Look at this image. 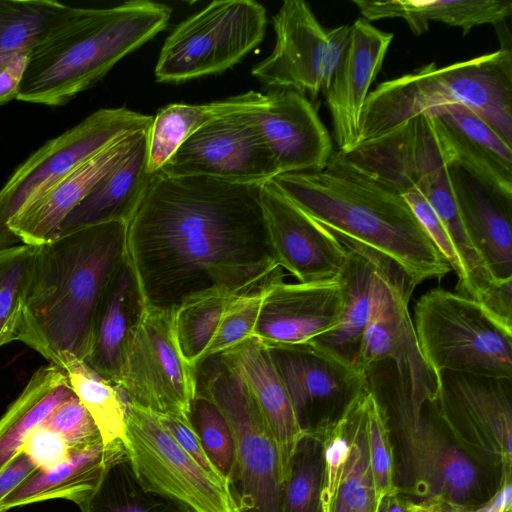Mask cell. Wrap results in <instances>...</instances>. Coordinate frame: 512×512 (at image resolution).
Listing matches in <instances>:
<instances>
[{
  "label": "cell",
  "mask_w": 512,
  "mask_h": 512,
  "mask_svg": "<svg viewBox=\"0 0 512 512\" xmlns=\"http://www.w3.org/2000/svg\"><path fill=\"white\" fill-rule=\"evenodd\" d=\"M81 512H188L173 501L146 491L136 480L128 456L110 464Z\"/></svg>",
  "instance_id": "36"
},
{
  "label": "cell",
  "mask_w": 512,
  "mask_h": 512,
  "mask_svg": "<svg viewBox=\"0 0 512 512\" xmlns=\"http://www.w3.org/2000/svg\"><path fill=\"white\" fill-rule=\"evenodd\" d=\"M47 422L62 436L70 451L102 442L95 422L73 390L52 411Z\"/></svg>",
  "instance_id": "43"
},
{
  "label": "cell",
  "mask_w": 512,
  "mask_h": 512,
  "mask_svg": "<svg viewBox=\"0 0 512 512\" xmlns=\"http://www.w3.org/2000/svg\"><path fill=\"white\" fill-rule=\"evenodd\" d=\"M342 307L339 278L309 283L282 278L263 290L252 336L268 346L307 344L337 325Z\"/></svg>",
  "instance_id": "18"
},
{
  "label": "cell",
  "mask_w": 512,
  "mask_h": 512,
  "mask_svg": "<svg viewBox=\"0 0 512 512\" xmlns=\"http://www.w3.org/2000/svg\"><path fill=\"white\" fill-rule=\"evenodd\" d=\"M71 8L52 0H0V69L29 54Z\"/></svg>",
  "instance_id": "35"
},
{
  "label": "cell",
  "mask_w": 512,
  "mask_h": 512,
  "mask_svg": "<svg viewBox=\"0 0 512 512\" xmlns=\"http://www.w3.org/2000/svg\"><path fill=\"white\" fill-rule=\"evenodd\" d=\"M239 295L209 292L193 297L174 310V332L185 361L194 369L202 360L219 321L230 303Z\"/></svg>",
  "instance_id": "37"
},
{
  "label": "cell",
  "mask_w": 512,
  "mask_h": 512,
  "mask_svg": "<svg viewBox=\"0 0 512 512\" xmlns=\"http://www.w3.org/2000/svg\"><path fill=\"white\" fill-rule=\"evenodd\" d=\"M432 405L466 454L512 474V379L443 372Z\"/></svg>",
  "instance_id": "13"
},
{
  "label": "cell",
  "mask_w": 512,
  "mask_h": 512,
  "mask_svg": "<svg viewBox=\"0 0 512 512\" xmlns=\"http://www.w3.org/2000/svg\"><path fill=\"white\" fill-rule=\"evenodd\" d=\"M367 441L376 497L398 490L394 483V456L385 409L377 394L367 396Z\"/></svg>",
  "instance_id": "41"
},
{
  "label": "cell",
  "mask_w": 512,
  "mask_h": 512,
  "mask_svg": "<svg viewBox=\"0 0 512 512\" xmlns=\"http://www.w3.org/2000/svg\"><path fill=\"white\" fill-rule=\"evenodd\" d=\"M265 7L253 0H218L178 24L166 38L154 69L160 83L219 74L264 39Z\"/></svg>",
  "instance_id": "8"
},
{
  "label": "cell",
  "mask_w": 512,
  "mask_h": 512,
  "mask_svg": "<svg viewBox=\"0 0 512 512\" xmlns=\"http://www.w3.org/2000/svg\"><path fill=\"white\" fill-rule=\"evenodd\" d=\"M123 443L133 474L144 490L188 512H235L227 484L177 443L157 413L127 400Z\"/></svg>",
  "instance_id": "11"
},
{
  "label": "cell",
  "mask_w": 512,
  "mask_h": 512,
  "mask_svg": "<svg viewBox=\"0 0 512 512\" xmlns=\"http://www.w3.org/2000/svg\"><path fill=\"white\" fill-rule=\"evenodd\" d=\"M37 468L23 451L16 455L0 471V502Z\"/></svg>",
  "instance_id": "48"
},
{
  "label": "cell",
  "mask_w": 512,
  "mask_h": 512,
  "mask_svg": "<svg viewBox=\"0 0 512 512\" xmlns=\"http://www.w3.org/2000/svg\"><path fill=\"white\" fill-rule=\"evenodd\" d=\"M218 355L243 382L259 408L278 449L284 484L296 445L305 433L269 348L251 336Z\"/></svg>",
  "instance_id": "24"
},
{
  "label": "cell",
  "mask_w": 512,
  "mask_h": 512,
  "mask_svg": "<svg viewBox=\"0 0 512 512\" xmlns=\"http://www.w3.org/2000/svg\"><path fill=\"white\" fill-rule=\"evenodd\" d=\"M189 420L207 457L227 484L235 448L232 430L225 416L210 399L196 392Z\"/></svg>",
  "instance_id": "40"
},
{
  "label": "cell",
  "mask_w": 512,
  "mask_h": 512,
  "mask_svg": "<svg viewBox=\"0 0 512 512\" xmlns=\"http://www.w3.org/2000/svg\"><path fill=\"white\" fill-rule=\"evenodd\" d=\"M414 287L405 274L383 258L376 272L369 319L355 362V369L369 377L380 362L392 360L395 389L412 409L435 399L440 377L419 348L408 303Z\"/></svg>",
  "instance_id": "10"
},
{
  "label": "cell",
  "mask_w": 512,
  "mask_h": 512,
  "mask_svg": "<svg viewBox=\"0 0 512 512\" xmlns=\"http://www.w3.org/2000/svg\"><path fill=\"white\" fill-rule=\"evenodd\" d=\"M261 201L270 244L279 266L300 283L338 278L348 249L272 181L262 185Z\"/></svg>",
  "instance_id": "17"
},
{
  "label": "cell",
  "mask_w": 512,
  "mask_h": 512,
  "mask_svg": "<svg viewBox=\"0 0 512 512\" xmlns=\"http://www.w3.org/2000/svg\"><path fill=\"white\" fill-rule=\"evenodd\" d=\"M342 244L348 256L338 276L343 292L340 319L332 330L307 344L354 367L370 315L376 272L385 257L361 245Z\"/></svg>",
  "instance_id": "28"
},
{
  "label": "cell",
  "mask_w": 512,
  "mask_h": 512,
  "mask_svg": "<svg viewBox=\"0 0 512 512\" xmlns=\"http://www.w3.org/2000/svg\"><path fill=\"white\" fill-rule=\"evenodd\" d=\"M448 171L465 229L489 275L495 281L512 278V202L455 164Z\"/></svg>",
  "instance_id": "25"
},
{
  "label": "cell",
  "mask_w": 512,
  "mask_h": 512,
  "mask_svg": "<svg viewBox=\"0 0 512 512\" xmlns=\"http://www.w3.org/2000/svg\"><path fill=\"white\" fill-rule=\"evenodd\" d=\"M58 366L95 422L103 444L124 441L127 398L120 387L72 356H65Z\"/></svg>",
  "instance_id": "34"
},
{
  "label": "cell",
  "mask_w": 512,
  "mask_h": 512,
  "mask_svg": "<svg viewBox=\"0 0 512 512\" xmlns=\"http://www.w3.org/2000/svg\"><path fill=\"white\" fill-rule=\"evenodd\" d=\"M254 120L280 174L322 170L333 154L329 132L311 101L291 89H272Z\"/></svg>",
  "instance_id": "19"
},
{
  "label": "cell",
  "mask_w": 512,
  "mask_h": 512,
  "mask_svg": "<svg viewBox=\"0 0 512 512\" xmlns=\"http://www.w3.org/2000/svg\"><path fill=\"white\" fill-rule=\"evenodd\" d=\"M370 389L347 409L348 457L334 496L324 512H376L378 501L367 441V396Z\"/></svg>",
  "instance_id": "33"
},
{
  "label": "cell",
  "mask_w": 512,
  "mask_h": 512,
  "mask_svg": "<svg viewBox=\"0 0 512 512\" xmlns=\"http://www.w3.org/2000/svg\"><path fill=\"white\" fill-rule=\"evenodd\" d=\"M147 132L148 129L129 155L70 211L57 237L101 223L130 222L155 176L147 171Z\"/></svg>",
  "instance_id": "27"
},
{
  "label": "cell",
  "mask_w": 512,
  "mask_h": 512,
  "mask_svg": "<svg viewBox=\"0 0 512 512\" xmlns=\"http://www.w3.org/2000/svg\"><path fill=\"white\" fill-rule=\"evenodd\" d=\"M171 15L170 6L146 0L106 8L72 7L30 51L16 99L67 104L164 30Z\"/></svg>",
  "instance_id": "4"
},
{
  "label": "cell",
  "mask_w": 512,
  "mask_h": 512,
  "mask_svg": "<svg viewBox=\"0 0 512 512\" xmlns=\"http://www.w3.org/2000/svg\"><path fill=\"white\" fill-rule=\"evenodd\" d=\"M427 115L451 164L512 202V143L486 118L465 106H445Z\"/></svg>",
  "instance_id": "21"
},
{
  "label": "cell",
  "mask_w": 512,
  "mask_h": 512,
  "mask_svg": "<svg viewBox=\"0 0 512 512\" xmlns=\"http://www.w3.org/2000/svg\"><path fill=\"white\" fill-rule=\"evenodd\" d=\"M444 507L439 501L436 500H424L414 502V505L410 512H440Z\"/></svg>",
  "instance_id": "51"
},
{
  "label": "cell",
  "mask_w": 512,
  "mask_h": 512,
  "mask_svg": "<svg viewBox=\"0 0 512 512\" xmlns=\"http://www.w3.org/2000/svg\"><path fill=\"white\" fill-rule=\"evenodd\" d=\"M352 2L366 21L401 18L416 35L428 31L429 21L458 27L463 35H466L476 26L500 24L512 14V2L508 0H353Z\"/></svg>",
  "instance_id": "31"
},
{
  "label": "cell",
  "mask_w": 512,
  "mask_h": 512,
  "mask_svg": "<svg viewBox=\"0 0 512 512\" xmlns=\"http://www.w3.org/2000/svg\"><path fill=\"white\" fill-rule=\"evenodd\" d=\"M414 328L423 357L443 372L512 379V332L475 300L435 287L415 304Z\"/></svg>",
  "instance_id": "7"
},
{
  "label": "cell",
  "mask_w": 512,
  "mask_h": 512,
  "mask_svg": "<svg viewBox=\"0 0 512 512\" xmlns=\"http://www.w3.org/2000/svg\"><path fill=\"white\" fill-rule=\"evenodd\" d=\"M342 154L352 165L401 195L451 164L427 114L417 115Z\"/></svg>",
  "instance_id": "20"
},
{
  "label": "cell",
  "mask_w": 512,
  "mask_h": 512,
  "mask_svg": "<svg viewBox=\"0 0 512 512\" xmlns=\"http://www.w3.org/2000/svg\"><path fill=\"white\" fill-rule=\"evenodd\" d=\"M48 417L29 434L22 450L42 470L62 463L71 453L62 436L48 424Z\"/></svg>",
  "instance_id": "45"
},
{
  "label": "cell",
  "mask_w": 512,
  "mask_h": 512,
  "mask_svg": "<svg viewBox=\"0 0 512 512\" xmlns=\"http://www.w3.org/2000/svg\"><path fill=\"white\" fill-rule=\"evenodd\" d=\"M414 502L399 490H395L380 499L376 512H410Z\"/></svg>",
  "instance_id": "50"
},
{
  "label": "cell",
  "mask_w": 512,
  "mask_h": 512,
  "mask_svg": "<svg viewBox=\"0 0 512 512\" xmlns=\"http://www.w3.org/2000/svg\"><path fill=\"white\" fill-rule=\"evenodd\" d=\"M260 184L156 173L127 224V258L145 307L175 310L209 292L250 295L284 278Z\"/></svg>",
  "instance_id": "1"
},
{
  "label": "cell",
  "mask_w": 512,
  "mask_h": 512,
  "mask_svg": "<svg viewBox=\"0 0 512 512\" xmlns=\"http://www.w3.org/2000/svg\"><path fill=\"white\" fill-rule=\"evenodd\" d=\"M271 181L341 243L364 246L394 263L414 288L452 271L404 197L339 150L322 170L280 174Z\"/></svg>",
  "instance_id": "3"
},
{
  "label": "cell",
  "mask_w": 512,
  "mask_h": 512,
  "mask_svg": "<svg viewBox=\"0 0 512 512\" xmlns=\"http://www.w3.org/2000/svg\"><path fill=\"white\" fill-rule=\"evenodd\" d=\"M393 37L392 33L379 30L364 18L350 25L344 53L324 93L333 136L343 153L352 151L360 143L361 112Z\"/></svg>",
  "instance_id": "22"
},
{
  "label": "cell",
  "mask_w": 512,
  "mask_h": 512,
  "mask_svg": "<svg viewBox=\"0 0 512 512\" xmlns=\"http://www.w3.org/2000/svg\"><path fill=\"white\" fill-rule=\"evenodd\" d=\"M71 392L68 377L60 366L49 363L34 372L0 418V471L22 452L29 434Z\"/></svg>",
  "instance_id": "32"
},
{
  "label": "cell",
  "mask_w": 512,
  "mask_h": 512,
  "mask_svg": "<svg viewBox=\"0 0 512 512\" xmlns=\"http://www.w3.org/2000/svg\"><path fill=\"white\" fill-rule=\"evenodd\" d=\"M199 392L225 416L234 438L227 488L235 512H282L283 479L274 438L243 382L219 355L196 367Z\"/></svg>",
  "instance_id": "6"
},
{
  "label": "cell",
  "mask_w": 512,
  "mask_h": 512,
  "mask_svg": "<svg viewBox=\"0 0 512 512\" xmlns=\"http://www.w3.org/2000/svg\"><path fill=\"white\" fill-rule=\"evenodd\" d=\"M146 130L115 141L19 211L8 224L16 242L40 246L55 239L61 223L70 211L108 172L129 155Z\"/></svg>",
  "instance_id": "23"
},
{
  "label": "cell",
  "mask_w": 512,
  "mask_h": 512,
  "mask_svg": "<svg viewBox=\"0 0 512 512\" xmlns=\"http://www.w3.org/2000/svg\"><path fill=\"white\" fill-rule=\"evenodd\" d=\"M254 113L235 114L204 125L182 143L158 173L245 184L271 181L279 172Z\"/></svg>",
  "instance_id": "15"
},
{
  "label": "cell",
  "mask_w": 512,
  "mask_h": 512,
  "mask_svg": "<svg viewBox=\"0 0 512 512\" xmlns=\"http://www.w3.org/2000/svg\"><path fill=\"white\" fill-rule=\"evenodd\" d=\"M265 101V94L249 91L210 103H173L161 108L147 132L148 173H158L182 143L204 125L223 117L259 111Z\"/></svg>",
  "instance_id": "30"
},
{
  "label": "cell",
  "mask_w": 512,
  "mask_h": 512,
  "mask_svg": "<svg viewBox=\"0 0 512 512\" xmlns=\"http://www.w3.org/2000/svg\"><path fill=\"white\" fill-rule=\"evenodd\" d=\"M440 512H449V510L446 508V506L444 505L443 509L440 511Z\"/></svg>",
  "instance_id": "52"
},
{
  "label": "cell",
  "mask_w": 512,
  "mask_h": 512,
  "mask_svg": "<svg viewBox=\"0 0 512 512\" xmlns=\"http://www.w3.org/2000/svg\"><path fill=\"white\" fill-rule=\"evenodd\" d=\"M29 54H20L0 69V106L16 99Z\"/></svg>",
  "instance_id": "49"
},
{
  "label": "cell",
  "mask_w": 512,
  "mask_h": 512,
  "mask_svg": "<svg viewBox=\"0 0 512 512\" xmlns=\"http://www.w3.org/2000/svg\"><path fill=\"white\" fill-rule=\"evenodd\" d=\"M304 433H320L370 389L369 377L309 344L268 346Z\"/></svg>",
  "instance_id": "16"
},
{
  "label": "cell",
  "mask_w": 512,
  "mask_h": 512,
  "mask_svg": "<svg viewBox=\"0 0 512 512\" xmlns=\"http://www.w3.org/2000/svg\"><path fill=\"white\" fill-rule=\"evenodd\" d=\"M152 120L124 107L101 108L35 150L0 189V250L18 244L8 224L19 211L115 141L149 128Z\"/></svg>",
  "instance_id": "9"
},
{
  "label": "cell",
  "mask_w": 512,
  "mask_h": 512,
  "mask_svg": "<svg viewBox=\"0 0 512 512\" xmlns=\"http://www.w3.org/2000/svg\"><path fill=\"white\" fill-rule=\"evenodd\" d=\"M117 386L143 408L189 417L196 370L177 344L174 310L145 307L125 345Z\"/></svg>",
  "instance_id": "12"
},
{
  "label": "cell",
  "mask_w": 512,
  "mask_h": 512,
  "mask_svg": "<svg viewBox=\"0 0 512 512\" xmlns=\"http://www.w3.org/2000/svg\"><path fill=\"white\" fill-rule=\"evenodd\" d=\"M37 246L0 250V348L18 341L24 294Z\"/></svg>",
  "instance_id": "39"
},
{
  "label": "cell",
  "mask_w": 512,
  "mask_h": 512,
  "mask_svg": "<svg viewBox=\"0 0 512 512\" xmlns=\"http://www.w3.org/2000/svg\"><path fill=\"white\" fill-rule=\"evenodd\" d=\"M160 421L177 443L207 472L224 481L207 457L203 446L193 429L189 417L174 414H158ZM225 482V481H224ZM226 483V482H225Z\"/></svg>",
  "instance_id": "46"
},
{
  "label": "cell",
  "mask_w": 512,
  "mask_h": 512,
  "mask_svg": "<svg viewBox=\"0 0 512 512\" xmlns=\"http://www.w3.org/2000/svg\"><path fill=\"white\" fill-rule=\"evenodd\" d=\"M323 466L320 433H305L296 445L283 485L282 512H324Z\"/></svg>",
  "instance_id": "38"
},
{
  "label": "cell",
  "mask_w": 512,
  "mask_h": 512,
  "mask_svg": "<svg viewBox=\"0 0 512 512\" xmlns=\"http://www.w3.org/2000/svg\"><path fill=\"white\" fill-rule=\"evenodd\" d=\"M262 293L263 291L250 295H239L230 301L201 362L210 356L228 350L253 335Z\"/></svg>",
  "instance_id": "42"
},
{
  "label": "cell",
  "mask_w": 512,
  "mask_h": 512,
  "mask_svg": "<svg viewBox=\"0 0 512 512\" xmlns=\"http://www.w3.org/2000/svg\"><path fill=\"white\" fill-rule=\"evenodd\" d=\"M272 23L274 48L251 74L273 89H291L312 98L325 93L347 45L350 25L324 29L302 0L284 1Z\"/></svg>",
  "instance_id": "14"
},
{
  "label": "cell",
  "mask_w": 512,
  "mask_h": 512,
  "mask_svg": "<svg viewBox=\"0 0 512 512\" xmlns=\"http://www.w3.org/2000/svg\"><path fill=\"white\" fill-rule=\"evenodd\" d=\"M127 224L80 228L36 247L18 341L59 365L90 354L100 300L127 255Z\"/></svg>",
  "instance_id": "2"
},
{
  "label": "cell",
  "mask_w": 512,
  "mask_h": 512,
  "mask_svg": "<svg viewBox=\"0 0 512 512\" xmlns=\"http://www.w3.org/2000/svg\"><path fill=\"white\" fill-rule=\"evenodd\" d=\"M144 309L142 295L126 255L100 300L92 348L85 360L92 369L116 385L125 345Z\"/></svg>",
  "instance_id": "29"
},
{
  "label": "cell",
  "mask_w": 512,
  "mask_h": 512,
  "mask_svg": "<svg viewBox=\"0 0 512 512\" xmlns=\"http://www.w3.org/2000/svg\"><path fill=\"white\" fill-rule=\"evenodd\" d=\"M452 105L482 115L512 143L511 50L502 48L440 68L429 63L380 83L363 106L360 143L377 139L417 115Z\"/></svg>",
  "instance_id": "5"
},
{
  "label": "cell",
  "mask_w": 512,
  "mask_h": 512,
  "mask_svg": "<svg viewBox=\"0 0 512 512\" xmlns=\"http://www.w3.org/2000/svg\"><path fill=\"white\" fill-rule=\"evenodd\" d=\"M475 301L500 326L512 332V278L493 280Z\"/></svg>",
  "instance_id": "47"
},
{
  "label": "cell",
  "mask_w": 512,
  "mask_h": 512,
  "mask_svg": "<svg viewBox=\"0 0 512 512\" xmlns=\"http://www.w3.org/2000/svg\"><path fill=\"white\" fill-rule=\"evenodd\" d=\"M402 196L422 228L459 278L461 275V265L455 247L443 223L426 197L416 187L406 190Z\"/></svg>",
  "instance_id": "44"
},
{
  "label": "cell",
  "mask_w": 512,
  "mask_h": 512,
  "mask_svg": "<svg viewBox=\"0 0 512 512\" xmlns=\"http://www.w3.org/2000/svg\"><path fill=\"white\" fill-rule=\"evenodd\" d=\"M127 457L123 441L71 451L55 467L37 468L0 502V512L36 502L65 499L81 505L95 491L106 468Z\"/></svg>",
  "instance_id": "26"
}]
</instances>
